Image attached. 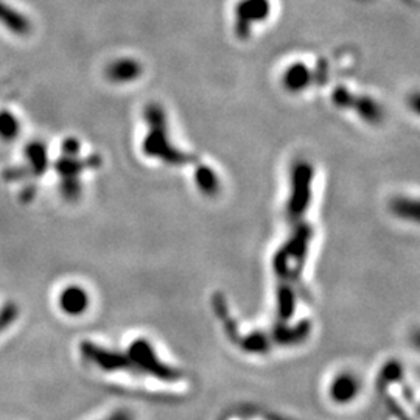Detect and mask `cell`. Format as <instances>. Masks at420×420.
<instances>
[{"label": "cell", "instance_id": "obj_1", "mask_svg": "<svg viewBox=\"0 0 420 420\" xmlns=\"http://www.w3.org/2000/svg\"><path fill=\"white\" fill-rule=\"evenodd\" d=\"M127 355L131 366L139 367L140 371L152 375L153 378L167 381V383L179 380V372L176 369L167 366L156 354L152 344L145 340H137L131 344Z\"/></svg>", "mask_w": 420, "mask_h": 420}, {"label": "cell", "instance_id": "obj_2", "mask_svg": "<svg viewBox=\"0 0 420 420\" xmlns=\"http://www.w3.org/2000/svg\"><path fill=\"white\" fill-rule=\"evenodd\" d=\"M80 349H81V355H83L87 361L93 363V365L104 372L127 371V369L131 367L128 355L125 354H117L114 350L103 349L89 341L81 344Z\"/></svg>", "mask_w": 420, "mask_h": 420}, {"label": "cell", "instance_id": "obj_3", "mask_svg": "<svg viewBox=\"0 0 420 420\" xmlns=\"http://www.w3.org/2000/svg\"><path fill=\"white\" fill-rule=\"evenodd\" d=\"M361 391L360 378L352 372H341L330 381L329 397L336 405H349Z\"/></svg>", "mask_w": 420, "mask_h": 420}, {"label": "cell", "instance_id": "obj_4", "mask_svg": "<svg viewBox=\"0 0 420 420\" xmlns=\"http://www.w3.org/2000/svg\"><path fill=\"white\" fill-rule=\"evenodd\" d=\"M310 183L311 168L307 164H298L293 173V197L290 203V212L293 217L299 215L309 204Z\"/></svg>", "mask_w": 420, "mask_h": 420}, {"label": "cell", "instance_id": "obj_5", "mask_svg": "<svg viewBox=\"0 0 420 420\" xmlns=\"http://www.w3.org/2000/svg\"><path fill=\"white\" fill-rule=\"evenodd\" d=\"M269 11L268 0H243L238 6V22L237 31L240 36L249 33L250 22H257L265 19Z\"/></svg>", "mask_w": 420, "mask_h": 420}, {"label": "cell", "instance_id": "obj_6", "mask_svg": "<svg viewBox=\"0 0 420 420\" xmlns=\"http://www.w3.org/2000/svg\"><path fill=\"white\" fill-rule=\"evenodd\" d=\"M60 305L71 316H80L89 307V296L80 286H67L60 296Z\"/></svg>", "mask_w": 420, "mask_h": 420}, {"label": "cell", "instance_id": "obj_7", "mask_svg": "<svg viewBox=\"0 0 420 420\" xmlns=\"http://www.w3.org/2000/svg\"><path fill=\"white\" fill-rule=\"evenodd\" d=\"M140 73V66L136 61L131 60H120L116 61L114 64L109 66L108 77L112 81H118V83H125V81L136 80L137 75Z\"/></svg>", "mask_w": 420, "mask_h": 420}, {"label": "cell", "instance_id": "obj_8", "mask_svg": "<svg viewBox=\"0 0 420 420\" xmlns=\"http://www.w3.org/2000/svg\"><path fill=\"white\" fill-rule=\"evenodd\" d=\"M309 75L310 73L307 72V69L302 64L294 66L286 73V86L290 89H300V87H304L309 83Z\"/></svg>", "mask_w": 420, "mask_h": 420}, {"label": "cell", "instance_id": "obj_9", "mask_svg": "<svg viewBox=\"0 0 420 420\" xmlns=\"http://www.w3.org/2000/svg\"><path fill=\"white\" fill-rule=\"evenodd\" d=\"M19 133V125L10 112H0V137L6 140L15 139Z\"/></svg>", "mask_w": 420, "mask_h": 420}, {"label": "cell", "instance_id": "obj_10", "mask_svg": "<svg viewBox=\"0 0 420 420\" xmlns=\"http://www.w3.org/2000/svg\"><path fill=\"white\" fill-rule=\"evenodd\" d=\"M27 156L31 162V165L35 167L36 173H42L44 170H46L47 159H46V149H44L42 145H39V143H33V145H30L27 149Z\"/></svg>", "mask_w": 420, "mask_h": 420}, {"label": "cell", "instance_id": "obj_11", "mask_svg": "<svg viewBox=\"0 0 420 420\" xmlns=\"http://www.w3.org/2000/svg\"><path fill=\"white\" fill-rule=\"evenodd\" d=\"M17 315L16 309L12 305H8L6 309L2 311V315H0V331H2L5 327H8V325L15 321V318Z\"/></svg>", "mask_w": 420, "mask_h": 420}, {"label": "cell", "instance_id": "obj_12", "mask_svg": "<svg viewBox=\"0 0 420 420\" xmlns=\"http://www.w3.org/2000/svg\"><path fill=\"white\" fill-rule=\"evenodd\" d=\"M102 420H136V416L133 411H129L127 408H118L116 411H112L111 414L103 417Z\"/></svg>", "mask_w": 420, "mask_h": 420}]
</instances>
